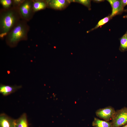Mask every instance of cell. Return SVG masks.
I'll list each match as a JSON object with an SVG mask.
<instances>
[{
    "mask_svg": "<svg viewBox=\"0 0 127 127\" xmlns=\"http://www.w3.org/2000/svg\"><path fill=\"white\" fill-rule=\"evenodd\" d=\"M21 18L18 8L12 7L0 10V37L3 39Z\"/></svg>",
    "mask_w": 127,
    "mask_h": 127,
    "instance_id": "1",
    "label": "cell"
},
{
    "mask_svg": "<svg viewBox=\"0 0 127 127\" xmlns=\"http://www.w3.org/2000/svg\"><path fill=\"white\" fill-rule=\"evenodd\" d=\"M104 1V0H93L94 2L97 3H99L102 1Z\"/></svg>",
    "mask_w": 127,
    "mask_h": 127,
    "instance_id": "19",
    "label": "cell"
},
{
    "mask_svg": "<svg viewBox=\"0 0 127 127\" xmlns=\"http://www.w3.org/2000/svg\"><path fill=\"white\" fill-rule=\"evenodd\" d=\"M30 29L27 22L21 19L6 36L7 44L13 48L16 46L20 41L27 40Z\"/></svg>",
    "mask_w": 127,
    "mask_h": 127,
    "instance_id": "2",
    "label": "cell"
},
{
    "mask_svg": "<svg viewBox=\"0 0 127 127\" xmlns=\"http://www.w3.org/2000/svg\"><path fill=\"white\" fill-rule=\"evenodd\" d=\"M112 8V12L110 16L111 18L116 15L121 14L124 11L122 0H107Z\"/></svg>",
    "mask_w": 127,
    "mask_h": 127,
    "instance_id": "7",
    "label": "cell"
},
{
    "mask_svg": "<svg viewBox=\"0 0 127 127\" xmlns=\"http://www.w3.org/2000/svg\"><path fill=\"white\" fill-rule=\"evenodd\" d=\"M120 127H127V123L124 126Z\"/></svg>",
    "mask_w": 127,
    "mask_h": 127,
    "instance_id": "20",
    "label": "cell"
},
{
    "mask_svg": "<svg viewBox=\"0 0 127 127\" xmlns=\"http://www.w3.org/2000/svg\"><path fill=\"white\" fill-rule=\"evenodd\" d=\"M113 127H120L127 123V107L115 111L112 119Z\"/></svg>",
    "mask_w": 127,
    "mask_h": 127,
    "instance_id": "4",
    "label": "cell"
},
{
    "mask_svg": "<svg viewBox=\"0 0 127 127\" xmlns=\"http://www.w3.org/2000/svg\"><path fill=\"white\" fill-rule=\"evenodd\" d=\"M32 7L35 12L44 9L47 7L46 0H33Z\"/></svg>",
    "mask_w": 127,
    "mask_h": 127,
    "instance_id": "10",
    "label": "cell"
},
{
    "mask_svg": "<svg viewBox=\"0 0 127 127\" xmlns=\"http://www.w3.org/2000/svg\"><path fill=\"white\" fill-rule=\"evenodd\" d=\"M47 7L54 9L62 10L67 8L70 4L69 0H46Z\"/></svg>",
    "mask_w": 127,
    "mask_h": 127,
    "instance_id": "6",
    "label": "cell"
},
{
    "mask_svg": "<svg viewBox=\"0 0 127 127\" xmlns=\"http://www.w3.org/2000/svg\"><path fill=\"white\" fill-rule=\"evenodd\" d=\"M111 19L110 16V15L100 20L96 26L94 28L87 32V33L95 29L98 28L99 27L101 26L107 22Z\"/></svg>",
    "mask_w": 127,
    "mask_h": 127,
    "instance_id": "14",
    "label": "cell"
},
{
    "mask_svg": "<svg viewBox=\"0 0 127 127\" xmlns=\"http://www.w3.org/2000/svg\"><path fill=\"white\" fill-rule=\"evenodd\" d=\"M70 2H75L81 4L87 7L89 10L91 9V0H71Z\"/></svg>",
    "mask_w": 127,
    "mask_h": 127,
    "instance_id": "16",
    "label": "cell"
},
{
    "mask_svg": "<svg viewBox=\"0 0 127 127\" xmlns=\"http://www.w3.org/2000/svg\"><path fill=\"white\" fill-rule=\"evenodd\" d=\"M0 3L4 9H8L13 6V0H0Z\"/></svg>",
    "mask_w": 127,
    "mask_h": 127,
    "instance_id": "15",
    "label": "cell"
},
{
    "mask_svg": "<svg viewBox=\"0 0 127 127\" xmlns=\"http://www.w3.org/2000/svg\"><path fill=\"white\" fill-rule=\"evenodd\" d=\"M120 45L119 50L123 52L127 51V30L125 33L119 39Z\"/></svg>",
    "mask_w": 127,
    "mask_h": 127,
    "instance_id": "13",
    "label": "cell"
},
{
    "mask_svg": "<svg viewBox=\"0 0 127 127\" xmlns=\"http://www.w3.org/2000/svg\"><path fill=\"white\" fill-rule=\"evenodd\" d=\"M33 0H24L18 8L21 19L27 22L33 18L35 12L32 7Z\"/></svg>",
    "mask_w": 127,
    "mask_h": 127,
    "instance_id": "3",
    "label": "cell"
},
{
    "mask_svg": "<svg viewBox=\"0 0 127 127\" xmlns=\"http://www.w3.org/2000/svg\"><path fill=\"white\" fill-rule=\"evenodd\" d=\"M16 120L5 114L0 115V127H15Z\"/></svg>",
    "mask_w": 127,
    "mask_h": 127,
    "instance_id": "8",
    "label": "cell"
},
{
    "mask_svg": "<svg viewBox=\"0 0 127 127\" xmlns=\"http://www.w3.org/2000/svg\"><path fill=\"white\" fill-rule=\"evenodd\" d=\"M24 0H13V6L14 7L18 8Z\"/></svg>",
    "mask_w": 127,
    "mask_h": 127,
    "instance_id": "17",
    "label": "cell"
},
{
    "mask_svg": "<svg viewBox=\"0 0 127 127\" xmlns=\"http://www.w3.org/2000/svg\"><path fill=\"white\" fill-rule=\"evenodd\" d=\"M123 17L124 18H127V15L123 16Z\"/></svg>",
    "mask_w": 127,
    "mask_h": 127,
    "instance_id": "21",
    "label": "cell"
},
{
    "mask_svg": "<svg viewBox=\"0 0 127 127\" xmlns=\"http://www.w3.org/2000/svg\"><path fill=\"white\" fill-rule=\"evenodd\" d=\"M115 112L114 107L109 106L98 109L95 112V114L98 117L104 120L109 122L112 119Z\"/></svg>",
    "mask_w": 127,
    "mask_h": 127,
    "instance_id": "5",
    "label": "cell"
},
{
    "mask_svg": "<svg viewBox=\"0 0 127 127\" xmlns=\"http://www.w3.org/2000/svg\"><path fill=\"white\" fill-rule=\"evenodd\" d=\"M92 125L94 127H113L111 122L102 120L96 117L94 118Z\"/></svg>",
    "mask_w": 127,
    "mask_h": 127,
    "instance_id": "11",
    "label": "cell"
},
{
    "mask_svg": "<svg viewBox=\"0 0 127 127\" xmlns=\"http://www.w3.org/2000/svg\"><path fill=\"white\" fill-rule=\"evenodd\" d=\"M15 127H28L26 115L23 114L16 121Z\"/></svg>",
    "mask_w": 127,
    "mask_h": 127,
    "instance_id": "12",
    "label": "cell"
},
{
    "mask_svg": "<svg viewBox=\"0 0 127 127\" xmlns=\"http://www.w3.org/2000/svg\"><path fill=\"white\" fill-rule=\"evenodd\" d=\"M122 1L124 7L127 5V0H122Z\"/></svg>",
    "mask_w": 127,
    "mask_h": 127,
    "instance_id": "18",
    "label": "cell"
},
{
    "mask_svg": "<svg viewBox=\"0 0 127 127\" xmlns=\"http://www.w3.org/2000/svg\"><path fill=\"white\" fill-rule=\"evenodd\" d=\"M127 12V9L125 10Z\"/></svg>",
    "mask_w": 127,
    "mask_h": 127,
    "instance_id": "22",
    "label": "cell"
},
{
    "mask_svg": "<svg viewBox=\"0 0 127 127\" xmlns=\"http://www.w3.org/2000/svg\"><path fill=\"white\" fill-rule=\"evenodd\" d=\"M21 87V86H10L1 84L0 92L3 95L6 96L12 93Z\"/></svg>",
    "mask_w": 127,
    "mask_h": 127,
    "instance_id": "9",
    "label": "cell"
}]
</instances>
